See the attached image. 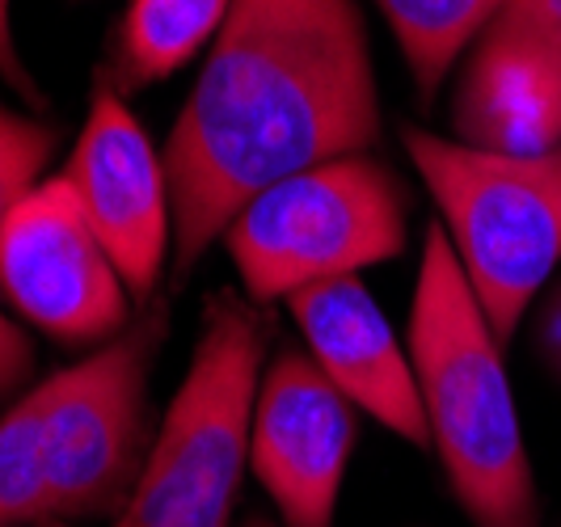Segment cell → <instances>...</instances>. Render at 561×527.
<instances>
[{
	"label": "cell",
	"mask_w": 561,
	"mask_h": 527,
	"mask_svg": "<svg viewBox=\"0 0 561 527\" xmlns=\"http://www.w3.org/2000/svg\"><path fill=\"white\" fill-rule=\"evenodd\" d=\"M410 241V195L371 152L321 161L266 186L228 224L225 245L245 300L275 305L296 291L385 266Z\"/></svg>",
	"instance_id": "cell-5"
},
{
	"label": "cell",
	"mask_w": 561,
	"mask_h": 527,
	"mask_svg": "<svg viewBox=\"0 0 561 527\" xmlns=\"http://www.w3.org/2000/svg\"><path fill=\"white\" fill-rule=\"evenodd\" d=\"M30 371H34V342L13 317L0 312V401L22 389Z\"/></svg>",
	"instance_id": "cell-16"
},
{
	"label": "cell",
	"mask_w": 561,
	"mask_h": 527,
	"mask_svg": "<svg viewBox=\"0 0 561 527\" xmlns=\"http://www.w3.org/2000/svg\"><path fill=\"white\" fill-rule=\"evenodd\" d=\"M51 519L43 389H30L0 417V527H38Z\"/></svg>",
	"instance_id": "cell-14"
},
{
	"label": "cell",
	"mask_w": 561,
	"mask_h": 527,
	"mask_svg": "<svg viewBox=\"0 0 561 527\" xmlns=\"http://www.w3.org/2000/svg\"><path fill=\"white\" fill-rule=\"evenodd\" d=\"M376 9L393 30L419 98L431 102L506 0H376Z\"/></svg>",
	"instance_id": "cell-13"
},
{
	"label": "cell",
	"mask_w": 561,
	"mask_h": 527,
	"mask_svg": "<svg viewBox=\"0 0 561 527\" xmlns=\"http://www.w3.org/2000/svg\"><path fill=\"white\" fill-rule=\"evenodd\" d=\"M169 330V305L148 300L127 330L89 359L47 376L43 447L51 519H118L136 494L152 451L148 380Z\"/></svg>",
	"instance_id": "cell-6"
},
{
	"label": "cell",
	"mask_w": 561,
	"mask_h": 527,
	"mask_svg": "<svg viewBox=\"0 0 561 527\" xmlns=\"http://www.w3.org/2000/svg\"><path fill=\"white\" fill-rule=\"evenodd\" d=\"M536 355L549 363V371L561 380V287L545 296L540 321H536Z\"/></svg>",
	"instance_id": "cell-18"
},
{
	"label": "cell",
	"mask_w": 561,
	"mask_h": 527,
	"mask_svg": "<svg viewBox=\"0 0 561 527\" xmlns=\"http://www.w3.org/2000/svg\"><path fill=\"white\" fill-rule=\"evenodd\" d=\"M38 527H72V524H59V519H47V524H38Z\"/></svg>",
	"instance_id": "cell-20"
},
{
	"label": "cell",
	"mask_w": 561,
	"mask_h": 527,
	"mask_svg": "<svg viewBox=\"0 0 561 527\" xmlns=\"http://www.w3.org/2000/svg\"><path fill=\"white\" fill-rule=\"evenodd\" d=\"M0 291L56 342H111L131 325V291L64 177L38 182L0 224Z\"/></svg>",
	"instance_id": "cell-7"
},
{
	"label": "cell",
	"mask_w": 561,
	"mask_h": 527,
	"mask_svg": "<svg viewBox=\"0 0 561 527\" xmlns=\"http://www.w3.org/2000/svg\"><path fill=\"white\" fill-rule=\"evenodd\" d=\"M266 371V321L253 300L216 291L195 355L169 401L148 465L111 527H232L250 469L253 401Z\"/></svg>",
	"instance_id": "cell-4"
},
{
	"label": "cell",
	"mask_w": 561,
	"mask_h": 527,
	"mask_svg": "<svg viewBox=\"0 0 561 527\" xmlns=\"http://www.w3.org/2000/svg\"><path fill=\"white\" fill-rule=\"evenodd\" d=\"M56 144L59 136L51 123L0 106V224L38 186L47 161L56 157Z\"/></svg>",
	"instance_id": "cell-15"
},
{
	"label": "cell",
	"mask_w": 561,
	"mask_h": 527,
	"mask_svg": "<svg viewBox=\"0 0 561 527\" xmlns=\"http://www.w3.org/2000/svg\"><path fill=\"white\" fill-rule=\"evenodd\" d=\"M355 435L359 410L312 355L283 351L266 363L253 401L250 469L283 527H334Z\"/></svg>",
	"instance_id": "cell-9"
},
{
	"label": "cell",
	"mask_w": 561,
	"mask_h": 527,
	"mask_svg": "<svg viewBox=\"0 0 561 527\" xmlns=\"http://www.w3.org/2000/svg\"><path fill=\"white\" fill-rule=\"evenodd\" d=\"M241 527H279V524H266V519H245Z\"/></svg>",
	"instance_id": "cell-19"
},
{
	"label": "cell",
	"mask_w": 561,
	"mask_h": 527,
	"mask_svg": "<svg viewBox=\"0 0 561 527\" xmlns=\"http://www.w3.org/2000/svg\"><path fill=\"white\" fill-rule=\"evenodd\" d=\"M410 363L431 447L473 527H540V490L503 363L439 224L426 228L410 305Z\"/></svg>",
	"instance_id": "cell-2"
},
{
	"label": "cell",
	"mask_w": 561,
	"mask_h": 527,
	"mask_svg": "<svg viewBox=\"0 0 561 527\" xmlns=\"http://www.w3.org/2000/svg\"><path fill=\"white\" fill-rule=\"evenodd\" d=\"M0 77L13 84L26 102H43L38 84L26 72L22 64V51H18V38H13V0H0Z\"/></svg>",
	"instance_id": "cell-17"
},
{
	"label": "cell",
	"mask_w": 561,
	"mask_h": 527,
	"mask_svg": "<svg viewBox=\"0 0 561 527\" xmlns=\"http://www.w3.org/2000/svg\"><path fill=\"white\" fill-rule=\"evenodd\" d=\"M81 203L84 220L114 257L131 300L148 305L173 253L165 157L111 84L93 89L84 127L59 173Z\"/></svg>",
	"instance_id": "cell-8"
},
{
	"label": "cell",
	"mask_w": 561,
	"mask_h": 527,
	"mask_svg": "<svg viewBox=\"0 0 561 527\" xmlns=\"http://www.w3.org/2000/svg\"><path fill=\"white\" fill-rule=\"evenodd\" d=\"M380 84L359 0H232L165 144L173 278L266 186L371 152Z\"/></svg>",
	"instance_id": "cell-1"
},
{
	"label": "cell",
	"mask_w": 561,
	"mask_h": 527,
	"mask_svg": "<svg viewBox=\"0 0 561 527\" xmlns=\"http://www.w3.org/2000/svg\"><path fill=\"white\" fill-rule=\"evenodd\" d=\"M401 148L435 198L451 253L506 346L561 262V144L545 152H494L405 127Z\"/></svg>",
	"instance_id": "cell-3"
},
{
	"label": "cell",
	"mask_w": 561,
	"mask_h": 527,
	"mask_svg": "<svg viewBox=\"0 0 561 527\" xmlns=\"http://www.w3.org/2000/svg\"><path fill=\"white\" fill-rule=\"evenodd\" d=\"M451 127L494 152L558 148L561 0H506L456 68Z\"/></svg>",
	"instance_id": "cell-10"
},
{
	"label": "cell",
	"mask_w": 561,
	"mask_h": 527,
	"mask_svg": "<svg viewBox=\"0 0 561 527\" xmlns=\"http://www.w3.org/2000/svg\"><path fill=\"white\" fill-rule=\"evenodd\" d=\"M232 0H131L114 30L106 81L114 93H140L182 72L216 43Z\"/></svg>",
	"instance_id": "cell-12"
},
{
	"label": "cell",
	"mask_w": 561,
	"mask_h": 527,
	"mask_svg": "<svg viewBox=\"0 0 561 527\" xmlns=\"http://www.w3.org/2000/svg\"><path fill=\"white\" fill-rule=\"evenodd\" d=\"M287 312L305 333L312 363L355 410L371 414L405 444L431 447L410 346H401L385 308L359 278H330L305 287L287 300Z\"/></svg>",
	"instance_id": "cell-11"
}]
</instances>
